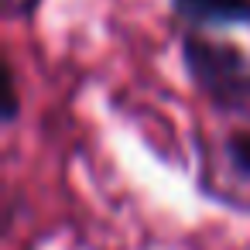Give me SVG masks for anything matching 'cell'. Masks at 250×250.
<instances>
[{"instance_id":"obj_1","label":"cell","mask_w":250,"mask_h":250,"mask_svg":"<svg viewBox=\"0 0 250 250\" xmlns=\"http://www.w3.org/2000/svg\"><path fill=\"white\" fill-rule=\"evenodd\" d=\"M199 182L240 212H250V106H216L199 124Z\"/></svg>"},{"instance_id":"obj_2","label":"cell","mask_w":250,"mask_h":250,"mask_svg":"<svg viewBox=\"0 0 250 250\" xmlns=\"http://www.w3.org/2000/svg\"><path fill=\"white\" fill-rule=\"evenodd\" d=\"M185 62L188 76L212 100V106H250V55L240 45L188 31Z\"/></svg>"},{"instance_id":"obj_3","label":"cell","mask_w":250,"mask_h":250,"mask_svg":"<svg viewBox=\"0 0 250 250\" xmlns=\"http://www.w3.org/2000/svg\"><path fill=\"white\" fill-rule=\"evenodd\" d=\"M171 7L195 31L250 28V0H171Z\"/></svg>"},{"instance_id":"obj_4","label":"cell","mask_w":250,"mask_h":250,"mask_svg":"<svg viewBox=\"0 0 250 250\" xmlns=\"http://www.w3.org/2000/svg\"><path fill=\"white\" fill-rule=\"evenodd\" d=\"M35 4H38V0H4V11L11 18H21V14H31Z\"/></svg>"}]
</instances>
